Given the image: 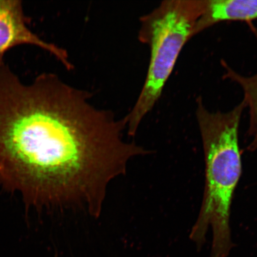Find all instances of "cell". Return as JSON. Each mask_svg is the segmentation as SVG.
Here are the masks:
<instances>
[{
  "label": "cell",
  "instance_id": "obj_2",
  "mask_svg": "<svg viewBox=\"0 0 257 257\" xmlns=\"http://www.w3.org/2000/svg\"><path fill=\"white\" fill-rule=\"evenodd\" d=\"M245 108L242 100L232 110L213 112L200 96L197 99L195 115L204 150L205 185L200 210L189 237L200 249L211 229L210 257H227L234 247L231 206L242 172L239 131Z\"/></svg>",
  "mask_w": 257,
  "mask_h": 257
},
{
  "label": "cell",
  "instance_id": "obj_1",
  "mask_svg": "<svg viewBox=\"0 0 257 257\" xmlns=\"http://www.w3.org/2000/svg\"><path fill=\"white\" fill-rule=\"evenodd\" d=\"M126 123L56 74L25 84L0 61V180L35 205L81 204L98 216L112 179L141 150Z\"/></svg>",
  "mask_w": 257,
  "mask_h": 257
},
{
  "label": "cell",
  "instance_id": "obj_5",
  "mask_svg": "<svg viewBox=\"0 0 257 257\" xmlns=\"http://www.w3.org/2000/svg\"><path fill=\"white\" fill-rule=\"evenodd\" d=\"M257 20V0H206L200 18L196 23L192 38L222 22Z\"/></svg>",
  "mask_w": 257,
  "mask_h": 257
},
{
  "label": "cell",
  "instance_id": "obj_6",
  "mask_svg": "<svg viewBox=\"0 0 257 257\" xmlns=\"http://www.w3.org/2000/svg\"><path fill=\"white\" fill-rule=\"evenodd\" d=\"M221 64L224 70L223 78L236 83L243 92L242 101L249 110L248 134L252 139L248 150L254 152L257 150V73L253 75L245 76L236 72L224 60L221 61Z\"/></svg>",
  "mask_w": 257,
  "mask_h": 257
},
{
  "label": "cell",
  "instance_id": "obj_3",
  "mask_svg": "<svg viewBox=\"0 0 257 257\" xmlns=\"http://www.w3.org/2000/svg\"><path fill=\"white\" fill-rule=\"evenodd\" d=\"M206 0H166L140 19L138 40L150 50L149 69L136 103L124 117L127 133L134 136L159 101L185 44L192 38Z\"/></svg>",
  "mask_w": 257,
  "mask_h": 257
},
{
  "label": "cell",
  "instance_id": "obj_4",
  "mask_svg": "<svg viewBox=\"0 0 257 257\" xmlns=\"http://www.w3.org/2000/svg\"><path fill=\"white\" fill-rule=\"evenodd\" d=\"M24 45L47 51L67 70L74 68L65 49L41 39L28 27L21 1L0 0V59L12 48Z\"/></svg>",
  "mask_w": 257,
  "mask_h": 257
}]
</instances>
